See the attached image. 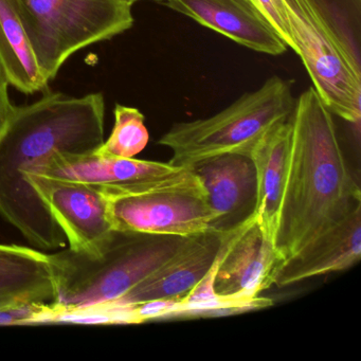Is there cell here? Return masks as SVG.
<instances>
[{
    "label": "cell",
    "mask_w": 361,
    "mask_h": 361,
    "mask_svg": "<svg viewBox=\"0 0 361 361\" xmlns=\"http://www.w3.org/2000/svg\"><path fill=\"white\" fill-rule=\"evenodd\" d=\"M361 257V206L346 215L281 264L274 278L278 287L314 276L343 271Z\"/></svg>",
    "instance_id": "cell-13"
},
{
    "label": "cell",
    "mask_w": 361,
    "mask_h": 361,
    "mask_svg": "<svg viewBox=\"0 0 361 361\" xmlns=\"http://www.w3.org/2000/svg\"><path fill=\"white\" fill-rule=\"evenodd\" d=\"M206 191L215 219L211 231L226 234L255 216L257 173L250 156L223 154L190 164Z\"/></svg>",
    "instance_id": "cell-11"
},
{
    "label": "cell",
    "mask_w": 361,
    "mask_h": 361,
    "mask_svg": "<svg viewBox=\"0 0 361 361\" xmlns=\"http://www.w3.org/2000/svg\"><path fill=\"white\" fill-rule=\"evenodd\" d=\"M104 115L101 94H49L32 104L13 105L0 130V216L33 246L54 250L66 238L26 175L56 152L96 151L105 140Z\"/></svg>",
    "instance_id": "cell-1"
},
{
    "label": "cell",
    "mask_w": 361,
    "mask_h": 361,
    "mask_svg": "<svg viewBox=\"0 0 361 361\" xmlns=\"http://www.w3.org/2000/svg\"><path fill=\"white\" fill-rule=\"evenodd\" d=\"M115 124L107 140L96 149L102 155L119 158H134L147 147L149 130L145 116L135 107L117 104L115 107Z\"/></svg>",
    "instance_id": "cell-18"
},
{
    "label": "cell",
    "mask_w": 361,
    "mask_h": 361,
    "mask_svg": "<svg viewBox=\"0 0 361 361\" xmlns=\"http://www.w3.org/2000/svg\"><path fill=\"white\" fill-rule=\"evenodd\" d=\"M0 65L10 86L30 94L47 88V78L25 30L16 0H0Z\"/></svg>",
    "instance_id": "cell-17"
},
{
    "label": "cell",
    "mask_w": 361,
    "mask_h": 361,
    "mask_svg": "<svg viewBox=\"0 0 361 361\" xmlns=\"http://www.w3.org/2000/svg\"><path fill=\"white\" fill-rule=\"evenodd\" d=\"M54 314L52 304L28 302L0 308V326L48 323Z\"/></svg>",
    "instance_id": "cell-19"
},
{
    "label": "cell",
    "mask_w": 361,
    "mask_h": 361,
    "mask_svg": "<svg viewBox=\"0 0 361 361\" xmlns=\"http://www.w3.org/2000/svg\"><path fill=\"white\" fill-rule=\"evenodd\" d=\"M291 84L278 75L269 78L215 115L173 124L157 143L171 149L169 162L175 166L223 154L250 156L268 130L290 118L295 104Z\"/></svg>",
    "instance_id": "cell-4"
},
{
    "label": "cell",
    "mask_w": 361,
    "mask_h": 361,
    "mask_svg": "<svg viewBox=\"0 0 361 361\" xmlns=\"http://www.w3.org/2000/svg\"><path fill=\"white\" fill-rule=\"evenodd\" d=\"M164 5L253 51L276 56L288 48L251 0H164Z\"/></svg>",
    "instance_id": "cell-12"
},
{
    "label": "cell",
    "mask_w": 361,
    "mask_h": 361,
    "mask_svg": "<svg viewBox=\"0 0 361 361\" xmlns=\"http://www.w3.org/2000/svg\"><path fill=\"white\" fill-rule=\"evenodd\" d=\"M284 191L274 244L283 262L361 206L333 114L314 88L295 99Z\"/></svg>",
    "instance_id": "cell-2"
},
{
    "label": "cell",
    "mask_w": 361,
    "mask_h": 361,
    "mask_svg": "<svg viewBox=\"0 0 361 361\" xmlns=\"http://www.w3.org/2000/svg\"><path fill=\"white\" fill-rule=\"evenodd\" d=\"M221 244L223 234L211 230L192 236L177 255L111 305L183 297L212 267Z\"/></svg>",
    "instance_id": "cell-14"
},
{
    "label": "cell",
    "mask_w": 361,
    "mask_h": 361,
    "mask_svg": "<svg viewBox=\"0 0 361 361\" xmlns=\"http://www.w3.org/2000/svg\"><path fill=\"white\" fill-rule=\"evenodd\" d=\"M295 45L312 87L331 114L360 121L361 71L357 52L327 20L317 0H282Z\"/></svg>",
    "instance_id": "cell-6"
},
{
    "label": "cell",
    "mask_w": 361,
    "mask_h": 361,
    "mask_svg": "<svg viewBox=\"0 0 361 361\" xmlns=\"http://www.w3.org/2000/svg\"><path fill=\"white\" fill-rule=\"evenodd\" d=\"M49 210L69 249L87 255H100L115 229L109 214V196L78 181L39 174L26 176Z\"/></svg>",
    "instance_id": "cell-8"
},
{
    "label": "cell",
    "mask_w": 361,
    "mask_h": 361,
    "mask_svg": "<svg viewBox=\"0 0 361 361\" xmlns=\"http://www.w3.org/2000/svg\"><path fill=\"white\" fill-rule=\"evenodd\" d=\"M56 283L49 253L0 244V308L39 302L54 304Z\"/></svg>",
    "instance_id": "cell-15"
},
{
    "label": "cell",
    "mask_w": 361,
    "mask_h": 361,
    "mask_svg": "<svg viewBox=\"0 0 361 361\" xmlns=\"http://www.w3.org/2000/svg\"><path fill=\"white\" fill-rule=\"evenodd\" d=\"M48 81L75 52L130 30L132 6L120 0H16Z\"/></svg>",
    "instance_id": "cell-5"
},
{
    "label": "cell",
    "mask_w": 361,
    "mask_h": 361,
    "mask_svg": "<svg viewBox=\"0 0 361 361\" xmlns=\"http://www.w3.org/2000/svg\"><path fill=\"white\" fill-rule=\"evenodd\" d=\"M9 86L5 71L0 65V130L13 109V104L10 101L9 92H8Z\"/></svg>",
    "instance_id": "cell-21"
},
{
    "label": "cell",
    "mask_w": 361,
    "mask_h": 361,
    "mask_svg": "<svg viewBox=\"0 0 361 361\" xmlns=\"http://www.w3.org/2000/svg\"><path fill=\"white\" fill-rule=\"evenodd\" d=\"M255 7L265 16L279 37L286 44L287 47L295 52V42L290 32L288 20L282 0H251Z\"/></svg>",
    "instance_id": "cell-20"
},
{
    "label": "cell",
    "mask_w": 361,
    "mask_h": 361,
    "mask_svg": "<svg viewBox=\"0 0 361 361\" xmlns=\"http://www.w3.org/2000/svg\"><path fill=\"white\" fill-rule=\"evenodd\" d=\"M183 168L170 162L113 157L96 151L84 154L56 152L29 174L86 183L109 197L147 189Z\"/></svg>",
    "instance_id": "cell-10"
},
{
    "label": "cell",
    "mask_w": 361,
    "mask_h": 361,
    "mask_svg": "<svg viewBox=\"0 0 361 361\" xmlns=\"http://www.w3.org/2000/svg\"><path fill=\"white\" fill-rule=\"evenodd\" d=\"M291 123L276 124L257 142L250 154L255 166L257 204L255 219L274 240L290 151Z\"/></svg>",
    "instance_id": "cell-16"
},
{
    "label": "cell",
    "mask_w": 361,
    "mask_h": 361,
    "mask_svg": "<svg viewBox=\"0 0 361 361\" xmlns=\"http://www.w3.org/2000/svg\"><path fill=\"white\" fill-rule=\"evenodd\" d=\"M283 263L274 240L255 216L234 231L223 234L217 257L214 287L219 295L253 301L274 284Z\"/></svg>",
    "instance_id": "cell-9"
},
{
    "label": "cell",
    "mask_w": 361,
    "mask_h": 361,
    "mask_svg": "<svg viewBox=\"0 0 361 361\" xmlns=\"http://www.w3.org/2000/svg\"><path fill=\"white\" fill-rule=\"evenodd\" d=\"M109 214L118 231L183 238L208 231L215 219L202 183L189 166L147 189L109 196Z\"/></svg>",
    "instance_id": "cell-7"
},
{
    "label": "cell",
    "mask_w": 361,
    "mask_h": 361,
    "mask_svg": "<svg viewBox=\"0 0 361 361\" xmlns=\"http://www.w3.org/2000/svg\"><path fill=\"white\" fill-rule=\"evenodd\" d=\"M191 238L115 230L100 255L71 249L49 253L56 283L51 322L65 312L115 304Z\"/></svg>",
    "instance_id": "cell-3"
},
{
    "label": "cell",
    "mask_w": 361,
    "mask_h": 361,
    "mask_svg": "<svg viewBox=\"0 0 361 361\" xmlns=\"http://www.w3.org/2000/svg\"><path fill=\"white\" fill-rule=\"evenodd\" d=\"M122 3L128 4V5L132 6L134 4L139 3V1H145V0H120ZM151 1H157V3L164 4V0H151Z\"/></svg>",
    "instance_id": "cell-22"
}]
</instances>
